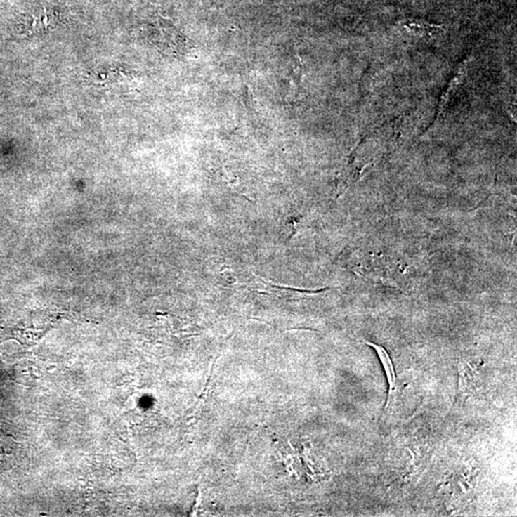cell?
<instances>
[{"instance_id":"cell-1","label":"cell","mask_w":517,"mask_h":517,"mask_svg":"<svg viewBox=\"0 0 517 517\" xmlns=\"http://www.w3.org/2000/svg\"><path fill=\"white\" fill-rule=\"evenodd\" d=\"M364 343L376 351V353H378L379 360H381L382 367H384L385 376H386L388 384H389V394H388L387 403L386 405H385V410H387L392 405L393 402H394L395 393H397V377H395L394 364H393L391 358H390L389 353H388L384 347L370 341H365Z\"/></svg>"},{"instance_id":"cell-2","label":"cell","mask_w":517,"mask_h":517,"mask_svg":"<svg viewBox=\"0 0 517 517\" xmlns=\"http://www.w3.org/2000/svg\"><path fill=\"white\" fill-rule=\"evenodd\" d=\"M398 25L409 33L424 39L434 38V37L444 32V27L442 25L427 22V21L419 20V18H405V20H400Z\"/></svg>"},{"instance_id":"cell-3","label":"cell","mask_w":517,"mask_h":517,"mask_svg":"<svg viewBox=\"0 0 517 517\" xmlns=\"http://www.w3.org/2000/svg\"><path fill=\"white\" fill-rule=\"evenodd\" d=\"M469 60L466 59L461 63L460 67L455 71L454 75L451 79L450 83L447 84V88L442 95V98L440 100L439 107H438L436 118H435V123L440 119V115L444 112L445 105L450 102L451 96L455 94V92L458 91L459 86L463 84L464 80L466 75V70H468ZM433 124V125H434Z\"/></svg>"}]
</instances>
